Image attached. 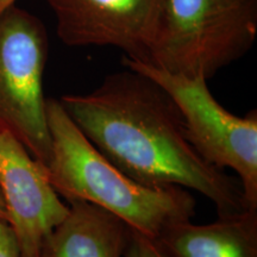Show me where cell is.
Wrapping results in <instances>:
<instances>
[{"label":"cell","instance_id":"cell-1","mask_svg":"<svg viewBox=\"0 0 257 257\" xmlns=\"http://www.w3.org/2000/svg\"><path fill=\"white\" fill-rule=\"evenodd\" d=\"M59 100L89 142L138 184L197 191L213 202L218 216L248 208L239 180L199 155L178 105L142 73L126 68L91 93Z\"/></svg>","mask_w":257,"mask_h":257},{"label":"cell","instance_id":"cell-2","mask_svg":"<svg viewBox=\"0 0 257 257\" xmlns=\"http://www.w3.org/2000/svg\"><path fill=\"white\" fill-rule=\"evenodd\" d=\"M47 121L51 140L48 176L68 202H91L152 238L167 225L191 220L195 214L194 198L184 187L138 184L112 165L70 119L59 99H47Z\"/></svg>","mask_w":257,"mask_h":257},{"label":"cell","instance_id":"cell-3","mask_svg":"<svg viewBox=\"0 0 257 257\" xmlns=\"http://www.w3.org/2000/svg\"><path fill=\"white\" fill-rule=\"evenodd\" d=\"M256 36L257 0H166L143 62L208 80L245 55Z\"/></svg>","mask_w":257,"mask_h":257},{"label":"cell","instance_id":"cell-4","mask_svg":"<svg viewBox=\"0 0 257 257\" xmlns=\"http://www.w3.org/2000/svg\"><path fill=\"white\" fill-rule=\"evenodd\" d=\"M125 68L154 80L178 105L188 141L205 161L234 170L248 208L257 210V111L244 117L225 110L202 76H186L123 56Z\"/></svg>","mask_w":257,"mask_h":257},{"label":"cell","instance_id":"cell-5","mask_svg":"<svg viewBox=\"0 0 257 257\" xmlns=\"http://www.w3.org/2000/svg\"><path fill=\"white\" fill-rule=\"evenodd\" d=\"M48 59L44 25L12 5L0 15V131H6L44 166L51 152L43 75Z\"/></svg>","mask_w":257,"mask_h":257},{"label":"cell","instance_id":"cell-6","mask_svg":"<svg viewBox=\"0 0 257 257\" xmlns=\"http://www.w3.org/2000/svg\"><path fill=\"white\" fill-rule=\"evenodd\" d=\"M69 47H114L147 61L166 0H47Z\"/></svg>","mask_w":257,"mask_h":257},{"label":"cell","instance_id":"cell-7","mask_svg":"<svg viewBox=\"0 0 257 257\" xmlns=\"http://www.w3.org/2000/svg\"><path fill=\"white\" fill-rule=\"evenodd\" d=\"M0 191L22 257H41L44 239L69 206L51 186L47 166L6 131H0Z\"/></svg>","mask_w":257,"mask_h":257},{"label":"cell","instance_id":"cell-8","mask_svg":"<svg viewBox=\"0 0 257 257\" xmlns=\"http://www.w3.org/2000/svg\"><path fill=\"white\" fill-rule=\"evenodd\" d=\"M154 239L166 257H257V210L218 216L206 225L169 224Z\"/></svg>","mask_w":257,"mask_h":257},{"label":"cell","instance_id":"cell-9","mask_svg":"<svg viewBox=\"0 0 257 257\" xmlns=\"http://www.w3.org/2000/svg\"><path fill=\"white\" fill-rule=\"evenodd\" d=\"M128 225L83 200L69 202V213L44 239L41 257H124Z\"/></svg>","mask_w":257,"mask_h":257},{"label":"cell","instance_id":"cell-10","mask_svg":"<svg viewBox=\"0 0 257 257\" xmlns=\"http://www.w3.org/2000/svg\"><path fill=\"white\" fill-rule=\"evenodd\" d=\"M124 257H166L155 239L128 227Z\"/></svg>","mask_w":257,"mask_h":257},{"label":"cell","instance_id":"cell-11","mask_svg":"<svg viewBox=\"0 0 257 257\" xmlns=\"http://www.w3.org/2000/svg\"><path fill=\"white\" fill-rule=\"evenodd\" d=\"M0 257H22L17 237L8 221L0 219Z\"/></svg>","mask_w":257,"mask_h":257},{"label":"cell","instance_id":"cell-12","mask_svg":"<svg viewBox=\"0 0 257 257\" xmlns=\"http://www.w3.org/2000/svg\"><path fill=\"white\" fill-rule=\"evenodd\" d=\"M0 219L8 221L9 223V217H8V211H6L4 197H3V193L0 191Z\"/></svg>","mask_w":257,"mask_h":257},{"label":"cell","instance_id":"cell-13","mask_svg":"<svg viewBox=\"0 0 257 257\" xmlns=\"http://www.w3.org/2000/svg\"><path fill=\"white\" fill-rule=\"evenodd\" d=\"M16 2H17V0H0V15H2L5 10L11 8L12 5H15Z\"/></svg>","mask_w":257,"mask_h":257}]
</instances>
